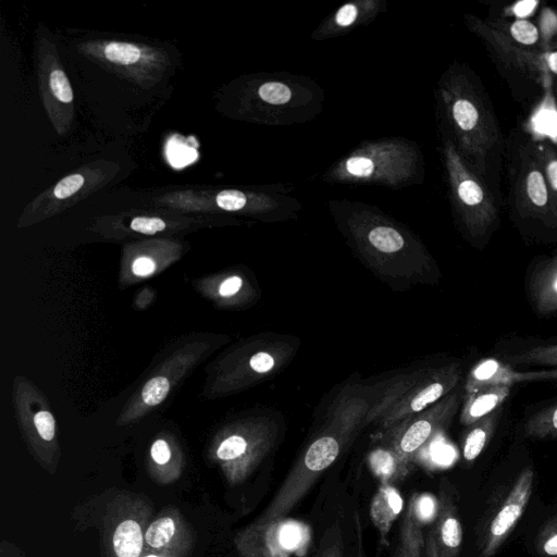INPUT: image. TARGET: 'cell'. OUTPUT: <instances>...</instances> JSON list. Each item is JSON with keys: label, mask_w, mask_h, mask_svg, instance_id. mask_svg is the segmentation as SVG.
Wrapping results in <instances>:
<instances>
[{"label": "cell", "mask_w": 557, "mask_h": 557, "mask_svg": "<svg viewBox=\"0 0 557 557\" xmlns=\"http://www.w3.org/2000/svg\"><path fill=\"white\" fill-rule=\"evenodd\" d=\"M459 401L458 393L449 394L422 414L393 428L389 448L404 465L409 466L418 450L450 422L459 407Z\"/></svg>", "instance_id": "5b68a950"}, {"label": "cell", "mask_w": 557, "mask_h": 557, "mask_svg": "<svg viewBox=\"0 0 557 557\" xmlns=\"http://www.w3.org/2000/svg\"><path fill=\"white\" fill-rule=\"evenodd\" d=\"M451 116L462 136L465 149L484 175L488 154L498 140L497 123L490 106L474 90L456 92Z\"/></svg>", "instance_id": "7a4b0ae2"}, {"label": "cell", "mask_w": 557, "mask_h": 557, "mask_svg": "<svg viewBox=\"0 0 557 557\" xmlns=\"http://www.w3.org/2000/svg\"><path fill=\"white\" fill-rule=\"evenodd\" d=\"M494 28L505 34L513 42L532 48L540 40L537 27L527 18H516L512 22H488Z\"/></svg>", "instance_id": "ac0fdd59"}, {"label": "cell", "mask_w": 557, "mask_h": 557, "mask_svg": "<svg viewBox=\"0 0 557 557\" xmlns=\"http://www.w3.org/2000/svg\"><path fill=\"white\" fill-rule=\"evenodd\" d=\"M176 532L175 521L163 516L151 522L145 532V542L151 548L165 547Z\"/></svg>", "instance_id": "ffe728a7"}, {"label": "cell", "mask_w": 557, "mask_h": 557, "mask_svg": "<svg viewBox=\"0 0 557 557\" xmlns=\"http://www.w3.org/2000/svg\"><path fill=\"white\" fill-rule=\"evenodd\" d=\"M357 13L355 5L345 4L338 10L335 16L336 23L341 26H348L356 20Z\"/></svg>", "instance_id": "74e56055"}, {"label": "cell", "mask_w": 557, "mask_h": 557, "mask_svg": "<svg viewBox=\"0 0 557 557\" xmlns=\"http://www.w3.org/2000/svg\"><path fill=\"white\" fill-rule=\"evenodd\" d=\"M35 426L39 435L45 441H51L54 437L55 422L49 411H39L34 417Z\"/></svg>", "instance_id": "4dcf8cb0"}, {"label": "cell", "mask_w": 557, "mask_h": 557, "mask_svg": "<svg viewBox=\"0 0 557 557\" xmlns=\"http://www.w3.org/2000/svg\"><path fill=\"white\" fill-rule=\"evenodd\" d=\"M369 465L381 480V484H393L405 478L408 472V466L404 465L391 448L373 450L369 456Z\"/></svg>", "instance_id": "e0dca14e"}, {"label": "cell", "mask_w": 557, "mask_h": 557, "mask_svg": "<svg viewBox=\"0 0 557 557\" xmlns=\"http://www.w3.org/2000/svg\"><path fill=\"white\" fill-rule=\"evenodd\" d=\"M321 557H343L342 540L338 530L332 532V539L324 541Z\"/></svg>", "instance_id": "836d02e7"}, {"label": "cell", "mask_w": 557, "mask_h": 557, "mask_svg": "<svg viewBox=\"0 0 557 557\" xmlns=\"http://www.w3.org/2000/svg\"><path fill=\"white\" fill-rule=\"evenodd\" d=\"M500 411L502 409L499 408L469 425L462 446L465 460L470 462L481 455L495 432Z\"/></svg>", "instance_id": "5bb4252c"}, {"label": "cell", "mask_w": 557, "mask_h": 557, "mask_svg": "<svg viewBox=\"0 0 557 557\" xmlns=\"http://www.w3.org/2000/svg\"><path fill=\"white\" fill-rule=\"evenodd\" d=\"M84 185V177L81 174H72L62 178L54 187L53 195L59 199H65Z\"/></svg>", "instance_id": "83f0119b"}, {"label": "cell", "mask_w": 557, "mask_h": 557, "mask_svg": "<svg viewBox=\"0 0 557 557\" xmlns=\"http://www.w3.org/2000/svg\"><path fill=\"white\" fill-rule=\"evenodd\" d=\"M535 548L543 557H557V515L539 530Z\"/></svg>", "instance_id": "cb8c5ba5"}, {"label": "cell", "mask_w": 557, "mask_h": 557, "mask_svg": "<svg viewBox=\"0 0 557 557\" xmlns=\"http://www.w3.org/2000/svg\"><path fill=\"white\" fill-rule=\"evenodd\" d=\"M170 391V382L164 376L150 379L141 391V398L149 406L159 405Z\"/></svg>", "instance_id": "d4e9b609"}, {"label": "cell", "mask_w": 557, "mask_h": 557, "mask_svg": "<svg viewBox=\"0 0 557 557\" xmlns=\"http://www.w3.org/2000/svg\"><path fill=\"white\" fill-rule=\"evenodd\" d=\"M462 527L449 483L442 482L438 509L424 536L425 557H459L462 545Z\"/></svg>", "instance_id": "ba28073f"}, {"label": "cell", "mask_w": 557, "mask_h": 557, "mask_svg": "<svg viewBox=\"0 0 557 557\" xmlns=\"http://www.w3.org/2000/svg\"><path fill=\"white\" fill-rule=\"evenodd\" d=\"M368 237L372 246L383 252H395L404 246V238L392 227L377 226Z\"/></svg>", "instance_id": "603a6c76"}, {"label": "cell", "mask_w": 557, "mask_h": 557, "mask_svg": "<svg viewBox=\"0 0 557 557\" xmlns=\"http://www.w3.org/2000/svg\"><path fill=\"white\" fill-rule=\"evenodd\" d=\"M530 300L541 315L557 311V255L543 261L529 280Z\"/></svg>", "instance_id": "8fae6325"}, {"label": "cell", "mask_w": 557, "mask_h": 557, "mask_svg": "<svg viewBox=\"0 0 557 557\" xmlns=\"http://www.w3.org/2000/svg\"><path fill=\"white\" fill-rule=\"evenodd\" d=\"M104 57L116 64L131 65L141 58V50L134 44L112 41L104 46Z\"/></svg>", "instance_id": "7402d4cb"}, {"label": "cell", "mask_w": 557, "mask_h": 557, "mask_svg": "<svg viewBox=\"0 0 557 557\" xmlns=\"http://www.w3.org/2000/svg\"><path fill=\"white\" fill-rule=\"evenodd\" d=\"M274 358L264 351L255 354L249 361L252 370L259 373H265L270 371L274 367Z\"/></svg>", "instance_id": "d6a6232c"}, {"label": "cell", "mask_w": 557, "mask_h": 557, "mask_svg": "<svg viewBox=\"0 0 557 557\" xmlns=\"http://www.w3.org/2000/svg\"><path fill=\"white\" fill-rule=\"evenodd\" d=\"M542 380H556L557 381V368L552 370L537 371L536 381Z\"/></svg>", "instance_id": "ab89813d"}, {"label": "cell", "mask_w": 557, "mask_h": 557, "mask_svg": "<svg viewBox=\"0 0 557 557\" xmlns=\"http://www.w3.org/2000/svg\"><path fill=\"white\" fill-rule=\"evenodd\" d=\"M216 205L226 211H236L246 205V196L239 190H223L215 198Z\"/></svg>", "instance_id": "f1b7e54d"}, {"label": "cell", "mask_w": 557, "mask_h": 557, "mask_svg": "<svg viewBox=\"0 0 557 557\" xmlns=\"http://www.w3.org/2000/svg\"><path fill=\"white\" fill-rule=\"evenodd\" d=\"M510 388L508 385H498L466 395L460 422L469 426L499 409L509 396Z\"/></svg>", "instance_id": "7c38bea8"}, {"label": "cell", "mask_w": 557, "mask_h": 557, "mask_svg": "<svg viewBox=\"0 0 557 557\" xmlns=\"http://www.w3.org/2000/svg\"><path fill=\"white\" fill-rule=\"evenodd\" d=\"M49 85L55 98L64 103L73 100L72 87L62 70H54L50 74Z\"/></svg>", "instance_id": "4316f807"}, {"label": "cell", "mask_w": 557, "mask_h": 557, "mask_svg": "<svg viewBox=\"0 0 557 557\" xmlns=\"http://www.w3.org/2000/svg\"><path fill=\"white\" fill-rule=\"evenodd\" d=\"M242 284L243 281L239 276H231L221 284L219 292L222 296H232L239 290Z\"/></svg>", "instance_id": "f35d334b"}, {"label": "cell", "mask_w": 557, "mask_h": 557, "mask_svg": "<svg viewBox=\"0 0 557 557\" xmlns=\"http://www.w3.org/2000/svg\"><path fill=\"white\" fill-rule=\"evenodd\" d=\"M403 498L393 484H381L370 504V517L380 532L381 540L386 536L403 510Z\"/></svg>", "instance_id": "4fadbf2b"}, {"label": "cell", "mask_w": 557, "mask_h": 557, "mask_svg": "<svg viewBox=\"0 0 557 557\" xmlns=\"http://www.w3.org/2000/svg\"><path fill=\"white\" fill-rule=\"evenodd\" d=\"M438 509V499L430 494H416L409 500L400 528L398 549L411 557H422L424 550L423 528L432 523Z\"/></svg>", "instance_id": "9c48e42d"}, {"label": "cell", "mask_w": 557, "mask_h": 557, "mask_svg": "<svg viewBox=\"0 0 557 557\" xmlns=\"http://www.w3.org/2000/svg\"><path fill=\"white\" fill-rule=\"evenodd\" d=\"M460 374L458 364H449L433 372L391 409L383 419V426L394 428L448 395L458 384Z\"/></svg>", "instance_id": "52a82bcc"}, {"label": "cell", "mask_w": 557, "mask_h": 557, "mask_svg": "<svg viewBox=\"0 0 557 557\" xmlns=\"http://www.w3.org/2000/svg\"><path fill=\"white\" fill-rule=\"evenodd\" d=\"M145 534L140 524L133 519L121 521L112 536L116 557H139L143 552Z\"/></svg>", "instance_id": "2e32d148"}, {"label": "cell", "mask_w": 557, "mask_h": 557, "mask_svg": "<svg viewBox=\"0 0 557 557\" xmlns=\"http://www.w3.org/2000/svg\"><path fill=\"white\" fill-rule=\"evenodd\" d=\"M132 270L137 276H148L156 270V263L149 257H139L133 262Z\"/></svg>", "instance_id": "d590c367"}, {"label": "cell", "mask_w": 557, "mask_h": 557, "mask_svg": "<svg viewBox=\"0 0 557 557\" xmlns=\"http://www.w3.org/2000/svg\"><path fill=\"white\" fill-rule=\"evenodd\" d=\"M534 472L525 468L482 530L479 557H493L523 516L533 492Z\"/></svg>", "instance_id": "277c9868"}, {"label": "cell", "mask_w": 557, "mask_h": 557, "mask_svg": "<svg viewBox=\"0 0 557 557\" xmlns=\"http://www.w3.org/2000/svg\"><path fill=\"white\" fill-rule=\"evenodd\" d=\"M527 437L544 440L557 436V404L546 407L530 417L524 424Z\"/></svg>", "instance_id": "d6986e66"}, {"label": "cell", "mask_w": 557, "mask_h": 557, "mask_svg": "<svg viewBox=\"0 0 557 557\" xmlns=\"http://www.w3.org/2000/svg\"><path fill=\"white\" fill-rule=\"evenodd\" d=\"M537 371L519 372L508 364L486 358L479 361L468 373L465 391L466 395L487 387L508 385L516 383L536 381Z\"/></svg>", "instance_id": "30bf717a"}, {"label": "cell", "mask_w": 557, "mask_h": 557, "mask_svg": "<svg viewBox=\"0 0 557 557\" xmlns=\"http://www.w3.org/2000/svg\"><path fill=\"white\" fill-rule=\"evenodd\" d=\"M355 557H362L361 550H359L357 556H355Z\"/></svg>", "instance_id": "b9f144b4"}, {"label": "cell", "mask_w": 557, "mask_h": 557, "mask_svg": "<svg viewBox=\"0 0 557 557\" xmlns=\"http://www.w3.org/2000/svg\"><path fill=\"white\" fill-rule=\"evenodd\" d=\"M513 363L542 364L557 367V344L535 346L509 358Z\"/></svg>", "instance_id": "44dd1931"}, {"label": "cell", "mask_w": 557, "mask_h": 557, "mask_svg": "<svg viewBox=\"0 0 557 557\" xmlns=\"http://www.w3.org/2000/svg\"><path fill=\"white\" fill-rule=\"evenodd\" d=\"M539 1L536 0H524L519 1L511 5L510 14L517 18H525L535 10Z\"/></svg>", "instance_id": "8d00e7d4"}, {"label": "cell", "mask_w": 557, "mask_h": 557, "mask_svg": "<svg viewBox=\"0 0 557 557\" xmlns=\"http://www.w3.org/2000/svg\"><path fill=\"white\" fill-rule=\"evenodd\" d=\"M395 557H411L410 555H408L407 553L398 549Z\"/></svg>", "instance_id": "60d3db41"}, {"label": "cell", "mask_w": 557, "mask_h": 557, "mask_svg": "<svg viewBox=\"0 0 557 557\" xmlns=\"http://www.w3.org/2000/svg\"><path fill=\"white\" fill-rule=\"evenodd\" d=\"M456 197L470 233L485 236L498 220V210L487 187L461 162L456 152L449 153Z\"/></svg>", "instance_id": "3957f363"}, {"label": "cell", "mask_w": 557, "mask_h": 557, "mask_svg": "<svg viewBox=\"0 0 557 557\" xmlns=\"http://www.w3.org/2000/svg\"><path fill=\"white\" fill-rule=\"evenodd\" d=\"M151 457L158 465H165L171 458V450L164 440H157L150 449Z\"/></svg>", "instance_id": "e575fe53"}, {"label": "cell", "mask_w": 557, "mask_h": 557, "mask_svg": "<svg viewBox=\"0 0 557 557\" xmlns=\"http://www.w3.org/2000/svg\"><path fill=\"white\" fill-rule=\"evenodd\" d=\"M515 191L517 208L522 216L539 220L550 226L548 189L532 143L520 150Z\"/></svg>", "instance_id": "8992f818"}, {"label": "cell", "mask_w": 557, "mask_h": 557, "mask_svg": "<svg viewBox=\"0 0 557 557\" xmlns=\"http://www.w3.org/2000/svg\"><path fill=\"white\" fill-rule=\"evenodd\" d=\"M346 169L355 176H369L373 172L374 165L368 158L355 157L347 160Z\"/></svg>", "instance_id": "1f68e13d"}, {"label": "cell", "mask_w": 557, "mask_h": 557, "mask_svg": "<svg viewBox=\"0 0 557 557\" xmlns=\"http://www.w3.org/2000/svg\"><path fill=\"white\" fill-rule=\"evenodd\" d=\"M131 228L135 232L153 235L165 228V223L159 218L137 216L131 222Z\"/></svg>", "instance_id": "f546056e"}, {"label": "cell", "mask_w": 557, "mask_h": 557, "mask_svg": "<svg viewBox=\"0 0 557 557\" xmlns=\"http://www.w3.org/2000/svg\"><path fill=\"white\" fill-rule=\"evenodd\" d=\"M343 445L342 433H327L315 438L292 469L268 508L249 529L264 528L285 519L320 474L336 460Z\"/></svg>", "instance_id": "6da1fadb"}, {"label": "cell", "mask_w": 557, "mask_h": 557, "mask_svg": "<svg viewBox=\"0 0 557 557\" xmlns=\"http://www.w3.org/2000/svg\"><path fill=\"white\" fill-rule=\"evenodd\" d=\"M546 180L550 205V226H557V151L547 141L532 144Z\"/></svg>", "instance_id": "9a60e30c"}, {"label": "cell", "mask_w": 557, "mask_h": 557, "mask_svg": "<svg viewBox=\"0 0 557 557\" xmlns=\"http://www.w3.org/2000/svg\"><path fill=\"white\" fill-rule=\"evenodd\" d=\"M259 96L269 103L283 104L289 101L292 92L290 89L282 83L269 82L259 88Z\"/></svg>", "instance_id": "484cf974"}]
</instances>
